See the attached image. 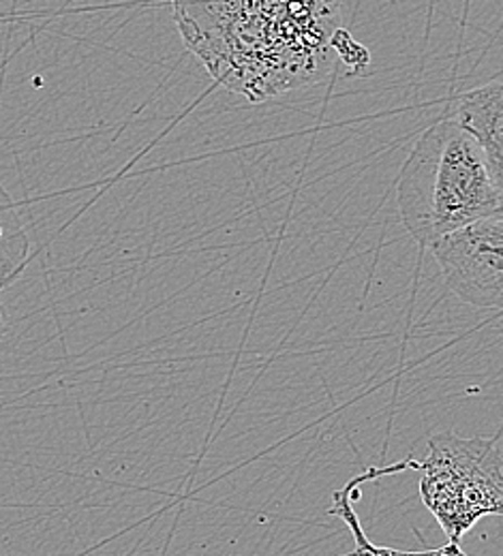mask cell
Here are the masks:
<instances>
[{
  "instance_id": "1",
  "label": "cell",
  "mask_w": 503,
  "mask_h": 556,
  "mask_svg": "<svg viewBox=\"0 0 503 556\" xmlns=\"http://www.w3.org/2000/svg\"><path fill=\"white\" fill-rule=\"evenodd\" d=\"M172 11L185 48L249 103L315 84L337 61V0H172Z\"/></svg>"
},
{
  "instance_id": "2",
  "label": "cell",
  "mask_w": 503,
  "mask_h": 556,
  "mask_svg": "<svg viewBox=\"0 0 503 556\" xmlns=\"http://www.w3.org/2000/svg\"><path fill=\"white\" fill-rule=\"evenodd\" d=\"M397 202L420 249L503 208L480 146L452 112L416 141L399 176Z\"/></svg>"
},
{
  "instance_id": "3",
  "label": "cell",
  "mask_w": 503,
  "mask_h": 556,
  "mask_svg": "<svg viewBox=\"0 0 503 556\" xmlns=\"http://www.w3.org/2000/svg\"><path fill=\"white\" fill-rule=\"evenodd\" d=\"M420 471V498L452 544L485 516H503V458L495 439H465L452 430L432 434L423 460H405Z\"/></svg>"
},
{
  "instance_id": "4",
  "label": "cell",
  "mask_w": 503,
  "mask_h": 556,
  "mask_svg": "<svg viewBox=\"0 0 503 556\" xmlns=\"http://www.w3.org/2000/svg\"><path fill=\"white\" fill-rule=\"evenodd\" d=\"M431 251L456 298L503 313V208L443 236Z\"/></svg>"
},
{
  "instance_id": "5",
  "label": "cell",
  "mask_w": 503,
  "mask_h": 556,
  "mask_svg": "<svg viewBox=\"0 0 503 556\" xmlns=\"http://www.w3.org/2000/svg\"><path fill=\"white\" fill-rule=\"evenodd\" d=\"M476 139L489 174L503 198V84H489L458 97L452 112Z\"/></svg>"
},
{
  "instance_id": "6",
  "label": "cell",
  "mask_w": 503,
  "mask_h": 556,
  "mask_svg": "<svg viewBox=\"0 0 503 556\" xmlns=\"http://www.w3.org/2000/svg\"><path fill=\"white\" fill-rule=\"evenodd\" d=\"M373 480V473L370 469L366 473H362L359 478H354L348 486L339 492H335V505L330 509L332 516L341 518L348 529L352 531V538L356 542V548L350 553V555L343 556H467L458 544H448V546H441V548H431V551H416V553H403V551H394V548H386V546H375L366 533L362 531V525H360L359 516L354 511V498L360 496V484Z\"/></svg>"
},
{
  "instance_id": "7",
  "label": "cell",
  "mask_w": 503,
  "mask_h": 556,
  "mask_svg": "<svg viewBox=\"0 0 503 556\" xmlns=\"http://www.w3.org/2000/svg\"><path fill=\"white\" fill-rule=\"evenodd\" d=\"M30 240L15 200L0 187V285L7 287L28 264Z\"/></svg>"
},
{
  "instance_id": "8",
  "label": "cell",
  "mask_w": 503,
  "mask_h": 556,
  "mask_svg": "<svg viewBox=\"0 0 503 556\" xmlns=\"http://www.w3.org/2000/svg\"><path fill=\"white\" fill-rule=\"evenodd\" d=\"M332 50H335L337 59L343 61V65L350 70V73H362L370 63L368 50L364 46H360L359 41L350 35V30H345V28H339L335 33Z\"/></svg>"
},
{
  "instance_id": "9",
  "label": "cell",
  "mask_w": 503,
  "mask_h": 556,
  "mask_svg": "<svg viewBox=\"0 0 503 556\" xmlns=\"http://www.w3.org/2000/svg\"><path fill=\"white\" fill-rule=\"evenodd\" d=\"M2 289H4V287L0 285V291H2ZM4 334H7V321H4V313H2V306H0V343H2Z\"/></svg>"
}]
</instances>
